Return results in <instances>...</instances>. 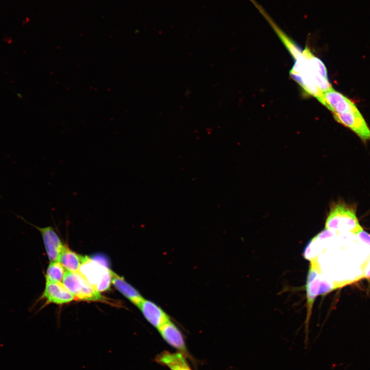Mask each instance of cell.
<instances>
[{"instance_id":"277c9868","label":"cell","mask_w":370,"mask_h":370,"mask_svg":"<svg viewBox=\"0 0 370 370\" xmlns=\"http://www.w3.org/2000/svg\"><path fill=\"white\" fill-rule=\"evenodd\" d=\"M304 51L306 58L297 65L295 72L309 79L322 92L332 89L324 63L315 57L307 47Z\"/></svg>"},{"instance_id":"6da1fadb","label":"cell","mask_w":370,"mask_h":370,"mask_svg":"<svg viewBox=\"0 0 370 370\" xmlns=\"http://www.w3.org/2000/svg\"><path fill=\"white\" fill-rule=\"evenodd\" d=\"M321 103L332 113L338 122L351 130L365 143L370 141V129L349 99L332 88L323 92Z\"/></svg>"},{"instance_id":"30bf717a","label":"cell","mask_w":370,"mask_h":370,"mask_svg":"<svg viewBox=\"0 0 370 370\" xmlns=\"http://www.w3.org/2000/svg\"><path fill=\"white\" fill-rule=\"evenodd\" d=\"M138 307L145 319L157 329L170 320L164 311L153 301L143 299Z\"/></svg>"},{"instance_id":"8992f818","label":"cell","mask_w":370,"mask_h":370,"mask_svg":"<svg viewBox=\"0 0 370 370\" xmlns=\"http://www.w3.org/2000/svg\"><path fill=\"white\" fill-rule=\"evenodd\" d=\"M63 284L77 299L83 301H102L103 297L79 272L66 271Z\"/></svg>"},{"instance_id":"e0dca14e","label":"cell","mask_w":370,"mask_h":370,"mask_svg":"<svg viewBox=\"0 0 370 370\" xmlns=\"http://www.w3.org/2000/svg\"><path fill=\"white\" fill-rule=\"evenodd\" d=\"M356 235L360 240L370 246V233L365 231L363 229L359 231Z\"/></svg>"},{"instance_id":"9c48e42d","label":"cell","mask_w":370,"mask_h":370,"mask_svg":"<svg viewBox=\"0 0 370 370\" xmlns=\"http://www.w3.org/2000/svg\"><path fill=\"white\" fill-rule=\"evenodd\" d=\"M73 297L61 282L46 281L42 297L48 303L62 304L72 301Z\"/></svg>"},{"instance_id":"2e32d148","label":"cell","mask_w":370,"mask_h":370,"mask_svg":"<svg viewBox=\"0 0 370 370\" xmlns=\"http://www.w3.org/2000/svg\"><path fill=\"white\" fill-rule=\"evenodd\" d=\"M362 272L361 279H370V254L364 260L361 266Z\"/></svg>"},{"instance_id":"7c38bea8","label":"cell","mask_w":370,"mask_h":370,"mask_svg":"<svg viewBox=\"0 0 370 370\" xmlns=\"http://www.w3.org/2000/svg\"><path fill=\"white\" fill-rule=\"evenodd\" d=\"M112 283L128 300L137 307L143 300L140 293L125 280L111 270Z\"/></svg>"},{"instance_id":"5b68a950","label":"cell","mask_w":370,"mask_h":370,"mask_svg":"<svg viewBox=\"0 0 370 370\" xmlns=\"http://www.w3.org/2000/svg\"><path fill=\"white\" fill-rule=\"evenodd\" d=\"M99 292L108 290L112 282L111 270L97 260L85 256L78 271Z\"/></svg>"},{"instance_id":"3957f363","label":"cell","mask_w":370,"mask_h":370,"mask_svg":"<svg viewBox=\"0 0 370 370\" xmlns=\"http://www.w3.org/2000/svg\"><path fill=\"white\" fill-rule=\"evenodd\" d=\"M357 206L343 201L333 202L327 217L325 228L334 232L347 231L356 235L363 230L356 214Z\"/></svg>"},{"instance_id":"7a4b0ae2","label":"cell","mask_w":370,"mask_h":370,"mask_svg":"<svg viewBox=\"0 0 370 370\" xmlns=\"http://www.w3.org/2000/svg\"><path fill=\"white\" fill-rule=\"evenodd\" d=\"M355 281L345 280L339 282H331L321 275L320 270L313 264H310L308 272L306 289L307 294V315L305 322V346L309 344V322L312 305L316 297L324 295L336 289L341 288Z\"/></svg>"},{"instance_id":"8fae6325","label":"cell","mask_w":370,"mask_h":370,"mask_svg":"<svg viewBox=\"0 0 370 370\" xmlns=\"http://www.w3.org/2000/svg\"><path fill=\"white\" fill-rule=\"evenodd\" d=\"M187 357L182 353H171L164 350L155 358V361L170 370H192L187 361Z\"/></svg>"},{"instance_id":"52a82bcc","label":"cell","mask_w":370,"mask_h":370,"mask_svg":"<svg viewBox=\"0 0 370 370\" xmlns=\"http://www.w3.org/2000/svg\"><path fill=\"white\" fill-rule=\"evenodd\" d=\"M26 223L36 228L41 233L47 255L50 262H59L60 255L63 250L64 245L60 237L51 226L39 227L27 221L22 216L16 215Z\"/></svg>"},{"instance_id":"4fadbf2b","label":"cell","mask_w":370,"mask_h":370,"mask_svg":"<svg viewBox=\"0 0 370 370\" xmlns=\"http://www.w3.org/2000/svg\"><path fill=\"white\" fill-rule=\"evenodd\" d=\"M85 258V256L77 254L65 245L60 255L59 262L67 271L75 272L79 271Z\"/></svg>"},{"instance_id":"9a60e30c","label":"cell","mask_w":370,"mask_h":370,"mask_svg":"<svg viewBox=\"0 0 370 370\" xmlns=\"http://www.w3.org/2000/svg\"><path fill=\"white\" fill-rule=\"evenodd\" d=\"M66 271L59 262L50 263L45 275L46 281L61 282Z\"/></svg>"},{"instance_id":"ba28073f","label":"cell","mask_w":370,"mask_h":370,"mask_svg":"<svg viewBox=\"0 0 370 370\" xmlns=\"http://www.w3.org/2000/svg\"><path fill=\"white\" fill-rule=\"evenodd\" d=\"M161 336L170 346L190 357L184 337L178 327L170 320L158 329Z\"/></svg>"},{"instance_id":"5bb4252c","label":"cell","mask_w":370,"mask_h":370,"mask_svg":"<svg viewBox=\"0 0 370 370\" xmlns=\"http://www.w3.org/2000/svg\"><path fill=\"white\" fill-rule=\"evenodd\" d=\"M290 75L306 92L317 98L320 102H321L323 92L309 79L291 70L290 71Z\"/></svg>"}]
</instances>
